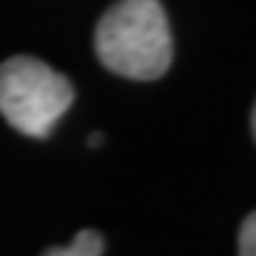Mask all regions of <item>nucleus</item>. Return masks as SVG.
<instances>
[{"label":"nucleus","mask_w":256,"mask_h":256,"mask_svg":"<svg viewBox=\"0 0 256 256\" xmlns=\"http://www.w3.org/2000/svg\"><path fill=\"white\" fill-rule=\"evenodd\" d=\"M239 254L256 256V210L242 222V228H239Z\"/></svg>","instance_id":"obj_4"},{"label":"nucleus","mask_w":256,"mask_h":256,"mask_svg":"<svg viewBox=\"0 0 256 256\" xmlns=\"http://www.w3.org/2000/svg\"><path fill=\"white\" fill-rule=\"evenodd\" d=\"M106 250V239L97 230H80L72 239V245L63 248H48V256H100Z\"/></svg>","instance_id":"obj_3"},{"label":"nucleus","mask_w":256,"mask_h":256,"mask_svg":"<svg viewBox=\"0 0 256 256\" xmlns=\"http://www.w3.org/2000/svg\"><path fill=\"white\" fill-rule=\"evenodd\" d=\"M88 146H102V134H92L88 137Z\"/></svg>","instance_id":"obj_6"},{"label":"nucleus","mask_w":256,"mask_h":256,"mask_svg":"<svg viewBox=\"0 0 256 256\" xmlns=\"http://www.w3.org/2000/svg\"><path fill=\"white\" fill-rule=\"evenodd\" d=\"M250 131H254V140H256V102H254V111H250Z\"/></svg>","instance_id":"obj_5"},{"label":"nucleus","mask_w":256,"mask_h":256,"mask_svg":"<svg viewBox=\"0 0 256 256\" xmlns=\"http://www.w3.org/2000/svg\"><path fill=\"white\" fill-rule=\"evenodd\" d=\"M74 100L68 77L37 57H9L0 63V114L28 137H48Z\"/></svg>","instance_id":"obj_2"},{"label":"nucleus","mask_w":256,"mask_h":256,"mask_svg":"<svg viewBox=\"0 0 256 256\" xmlns=\"http://www.w3.org/2000/svg\"><path fill=\"white\" fill-rule=\"evenodd\" d=\"M94 52L126 80H160L174 60L171 26L160 0H120L94 32Z\"/></svg>","instance_id":"obj_1"}]
</instances>
